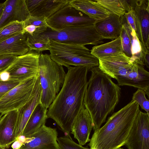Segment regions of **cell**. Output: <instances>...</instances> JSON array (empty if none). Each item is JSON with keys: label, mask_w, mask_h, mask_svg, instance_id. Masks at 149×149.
Wrapping results in <instances>:
<instances>
[{"label": "cell", "mask_w": 149, "mask_h": 149, "mask_svg": "<svg viewBox=\"0 0 149 149\" xmlns=\"http://www.w3.org/2000/svg\"><path fill=\"white\" fill-rule=\"evenodd\" d=\"M140 111L138 104L132 100L113 113L94 132L88 144L90 149H118L125 145Z\"/></svg>", "instance_id": "cell-3"}, {"label": "cell", "mask_w": 149, "mask_h": 149, "mask_svg": "<svg viewBox=\"0 0 149 149\" xmlns=\"http://www.w3.org/2000/svg\"><path fill=\"white\" fill-rule=\"evenodd\" d=\"M63 84L48 109V118L56 123L60 129L69 134L72 126L84 106L87 86V74L91 69L85 66H69Z\"/></svg>", "instance_id": "cell-1"}, {"label": "cell", "mask_w": 149, "mask_h": 149, "mask_svg": "<svg viewBox=\"0 0 149 149\" xmlns=\"http://www.w3.org/2000/svg\"><path fill=\"white\" fill-rule=\"evenodd\" d=\"M143 60L144 65L149 68V52L144 53Z\"/></svg>", "instance_id": "cell-35"}, {"label": "cell", "mask_w": 149, "mask_h": 149, "mask_svg": "<svg viewBox=\"0 0 149 149\" xmlns=\"http://www.w3.org/2000/svg\"><path fill=\"white\" fill-rule=\"evenodd\" d=\"M57 141L59 149H90L84 147L74 141L70 134L58 137Z\"/></svg>", "instance_id": "cell-29"}, {"label": "cell", "mask_w": 149, "mask_h": 149, "mask_svg": "<svg viewBox=\"0 0 149 149\" xmlns=\"http://www.w3.org/2000/svg\"><path fill=\"white\" fill-rule=\"evenodd\" d=\"M69 0H25L30 15L46 19L69 3Z\"/></svg>", "instance_id": "cell-16"}, {"label": "cell", "mask_w": 149, "mask_h": 149, "mask_svg": "<svg viewBox=\"0 0 149 149\" xmlns=\"http://www.w3.org/2000/svg\"><path fill=\"white\" fill-rule=\"evenodd\" d=\"M95 29L103 39H115L120 36L123 29L120 17L110 14L105 18L96 21Z\"/></svg>", "instance_id": "cell-19"}, {"label": "cell", "mask_w": 149, "mask_h": 149, "mask_svg": "<svg viewBox=\"0 0 149 149\" xmlns=\"http://www.w3.org/2000/svg\"><path fill=\"white\" fill-rule=\"evenodd\" d=\"M24 22L15 21L0 28V42L24 31Z\"/></svg>", "instance_id": "cell-28"}, {"label": "cell", "mask_w": 149, "mask_h": 149, "mask_svg": "<svg viewBox=\"0 0 149 149\" xmlns=\"http://www.w3.org/2000/svg\"><path fill=\"white\" fill-rule=\"evenodd\" d=\"M56 129L45 125L27 138L20 140L22 145L19 149H59Z\"/></svg>", "instance_id": "cell-12"}, {"label": "cell", "mask_w": 149, "mask_h": 149, "mask_svg": "<svg viewBox=\"0 0 149 149\" xmlns=\"http://www.w3.org/2000/svg\"><path fill=\"white\" fill-rule=\"evenodd\" d=\"M66 75L63 66L47 54H40L38 76L42 90L41 103L48 109L62 88Z\"/></svg>", "instance_id": "cell-5"}, {"label": "cell", "mask_w": 149, "mask_h": 149, "mask_svg": "<svg viewBox=\"0 0 149 149\" xmlns=\"http://www.w3.org/2000/svg\"><path fill=\"white\" fill-rule=\"evenodd\" d=\"M40 53L29 51L26 54L17 56L4 72L8 79L20 82L38 75L39 60Z\"/></svg>", "instance_id": "cell-10"}, {"label": "cell", "mask_w": 149, "mask_h": 149, "mask_svg": "<svg viewBox=\"0 0 149 149\" xmlns=\"http://www.w3.org/2000/svg\"><path fill=\"white\" fill-rule=\"evenodd\" d=\"M120 37L123 52L129 57H131L132 55L130 40L127 31L123 26Z\"/></svg>", "instance_id": "cell-31"}, {"label": "cell", "mask_w": 149, "mask_h": 149, "mask_svg": "<svg viewBox=\"0 0 149 149\" xmlns=\"http://www.w3.org/2000/svg\"><path fill=\"white\" fill-rule=\"evenodd\" d=\"M83 104L88 112L94 131L100 128L112 113L121 96V88L98 66L91 69Z\"/></svg>", "instance_id": "cell-2"}, {"label": "cell", "mask_w": 149, "mask_h": 149, "mask_svg": "<svg viewBox=\"0 0 149 149\" xmlns=\"http://www.w3.org/2000/svg\"><path fill=\"white\" fill-rule=\"evenodd\" d=\"M14 142L11 146V147L13 149H19L22 145V142L19 139Z\"/></svg>", "instance_id": "cell-36"}, {"label": "cell", "mask_w": 149, "mask_h": 149, "mask_svg": "<svg viewBox=\"0 0 149 149\" xmlns=\"http://www.w3.org/2000/svg\"><path fill=\"white\" fill-rule=\"evenodd\" d=\"M5 5V1L0 3V19L1 16Z\"/></svg>", "instance_id": "cell-37"}, {"label": "cell", "mask_w": 149, "mask_h": 149, "mask_svg": "<svg viewBox=\"0 0 149 149\" xmlns=\"http://www.w3.org/2000/svg\"><path fill=\"white\" fill-rule=\"evenodd\" d=\"M146 95L143 90L138 88L133 93L132 100L136 102L149 116V100L146 98Z\"/></svg>", "instance_id": "cell-30"}, {"label": "cell", "mask_w": 149, "mask_h": 149, "mask_svg": "<svg viewBox=\"0 0 149 149\" xmlns=\"http://www.w3.org/2000/svg\"><path fill=\"white\" fill-rule=\"evenodd\" d=\"M51 58L67 68L85 66L92 68L99 65L98 59L85 46L66 43L50 39L49 50Z\"/></svg>", "instance_id": "cell-6"}, {"label": "cell", "mask_w": 149, "mask_h": 149, "mask_svg": "<svg viewBox=\"0 0 149 149\" xmlns=\"http://www.w3.org/2000/svg\"><path fill=\"white\" fill-rule=\"evenodd\" d=\"M39 80L38 75L20 83L0 99V113L2 115L18 110L35 95Z\"/></svg>", "instance_id": "cell-8"}, {"label": "cell", "mask_w": 149, "mask_h": 149, "mask_svg": "<svg viewBox=\"0 0 149 149\" xmlns=\"http://www.w3.org/2000/svg\"><path fill=\"white\" fill-rule=\"evenodd\" d=\"M99 68L119 86H127L143 90L149 96V72L143 66L133 63L123 52L99 59Z\"/></svg>", "instance_id": "cell-4"}, {"label": "cell", "mask_w": 149, "mask_h": 149, "mask_svg": "<svg viewBox=\"0 0 149 149\" xmlns=\"http://www.w3.org/2000/svg\"><path fill=\"white\" fill-rule=\"evenodd\" d=\"M27 43L30 51L40 53L49 50L50 39L48 37L43 35H31L28 33Z\"/></svg>", "instance_id": "cell-26"}, {"label": "cell", "mask_w": 149, "mask_h": 149, "mask_svg": "<svg viewBox=\"0 0 149 149\" xmlns=\"http://www.w3.org/2000/svg\"><path fill=\"white\" fill-rule=\"evenodd\" d=\"M28 33L24 31L0 42V55H24L30 50L27 43Z\"/></svg>", "instance_id": "cell-18"}, {"label": "cell", "mask_w": 149, "mask_h": 149, "mask_svg": "<svg viewBox=\"0 0 149 149\" xmlns=\"http://www.w3.org/2000/svg\"><path fill=\"white\" fill-rule=\"evenodd\" d=\"M46 20L49 28L54 31L70 26L93 25L96 22L73 7L69 3Z\"/></svg>", "instance_id": "cell-9"}, {"label": "cell", "mask_w": 149, "mask_h": 149, "mask_svg": "<svg viewBox=\"0 0 149 149\" xmlns=\"http://www.w3.org/2000/svg\"><path fill=\"white\" fill-rule=\"evenodd\" d=\"M92 129L90 115L84 106L76 117L71 128V133L83 146L90 142L89 136Z\"/></svg>", "instance_id": "cell-17"}, {"label": "cell", "mask_w": 149, "mask_h": 149, "mask_svg": "<svg viewBox=\"0 0 149 149\" xmlns=\"http://www.w3.org/2000/svg\"><path fill=\"white\" fill-rule=\"evenodd\" d=\"M125 145L128 149H149V116L139 111Z\"/></svg>", "instance_id": "cell-13"}, {"label": "cell", "mask_w": 149, "mask_h": 149, "mask_svg": "<svg viewBox=\"0 0 149 149\" xmlns=\"http://www.w3.org/2000/svg\"><path fill=\"white\" fill-rule=\"evenodd\" d=\"M18 110L8 112L0 118V149H7L17 140L16 128Z\"/></svg>", "instance_id": "cell-15"}, {"label": "cell", "mask_w": 149, "mask_h": 149, "mask_svg": "<svg viewBox=\"0 0 149 149\" xmlns=\"http://www.w3.org/2000/svg\"><path fill=\"white\" fill-rule=\"evenodd\" d=\"M0 19V28L12 22H24L30 16L25 0H7Z\"/></svg>", "instance_id": "cell-14"}, {"label": "cell", "mask_w": 149, "mask_h": 149, "mask_svg": "<svg viewBox=\"0 0 149 149\" xmlns=\"http://www.w3.org/2000/svg\"><path fill=\"white\" fill-rule=\"evenodd\" d=\"M136 35L143 53L149 52V0H132Z\"/></svg>", "instance_id": "cell-11"}, {"label": "cell", "mask_w": 149, "mask_h": 149, "mask_svg": "<svg viewBox=\"0 0 149 149\" xmlns=\"http://www.w3.org/2000/svg\"><path fill=\"white\" fill-rule=\"evenodd\" d=\"M132 28L136 31V28L134 16V10L132 7L131 9L124 15Z\"/></svg>", "instance_id": "cell-34"}, {"label": "cell", "mask_w": 149, "mask_h": 149, "mask_svg": "<svg viewBox=\"0 0 149 149\" xmlns=\"http://www.w3.org/2000/svg\"><path fill=\"white\" fill-rule=\"evenodd\" d=\"M97 2L106 9L110 14L119 17L126 13L127 6L126 0H96Z\"/></svg>", "instance_id": "cell-27"}, {"label": "cell", "mask_w": 149, "mask_h": 149, "mask_svg": "<svg viewBox=\"0 0 149 149\" xmlns=\"http://www.w3.org/2000/svg\"><path fill=\"white\" fill-rule=\"evenodd\" d=\"M20 83L18 81L12 79L3 80L0 76V99Z\"/></svg>", "instance_id": "cell-32"}, {"label": "cell", "mask_w": 149, "mask_h": 149, "mask_svg": "<svg viewBox=\"0 0 149 149\" xmlns=\"http://www.w3.org/2000/svg\"><path fill=\"white\" fill-rule=\"evenodd\" d=\"M40 34L58 42L83 46L97 45L103 42L94 24L70 26L58 31L47 30Z\"/></svg>", "instance_id": "cell-7"}, {"label": "cell", "mask_w": 149, "mask_h": 149, "mask_svg": "<svg viewBox=\"0 0 149 149\" xmlns=\"http://www.w3.org/2000/svg\"><path fill=\"white\" fill-rule=\"evenodd\" d=\"M41 96L42 90L39 79L34 95L18 110L16 128L17 140L19 137L22 136L24 129L34 109L41 103Z\"/></svg>", "instance_id": "cell-20"}, {"label": "cell", "mask_w": 149, "mask_h": 149, "mask_svg": "<svg viewBox=\"0 0 149 149\" xmlns=\"http://www.w3.org/2000/svg\"><path fill=\"white\" fill-rule=\"evenodd\" d=\"M16 56L13 55H0V74L4 72L11 65Z\"/></svg>", "instance_id": "cell-33"}, {"label": "cell", "mask_w": 149, "mask_h": 149, "mask_svg": "<svg viewBox=\"0 0 149 149\" xmlns=\"http://www.w3.org/2000/svg\"><path fill=\"white\" fill-rule=\"evenodd\" d=\"M2 116V114L0 113V118H1V117Z\"/></svg>", "instance_id": "cell-38"}, {"label": "cell", "mask_w": 149, "mask_h": 149, "mask_svg": "<svg viewBox=\"0 0 149 149\" xmlns=\"http://www.w3.org/2000/svg\"><path fill=\"white\" fill-rule=\"evenodd\" d=\"M47 109L41 104H38L35 107L24 129L22 136L26 138L36 132L42 125H45Z\"/></svg>", "instance_id": "cell-22"}, {"label": "cell", "mask_w": 149, "mask_h": 149, "mask_svg": "<svg viewBox=\"0 0 149 149\" xmlns=\"http://www.w3.org/2000/svg\"><path fill=\"white\" fill-rule=\"evenodd\" d=\"M123 52L120 36L106 43L95 45L91 50V53L98 59L118 55Z\"/></svg>", "instance_id": "cell-24"}, {"label": "cell", "mask_w": 149, "mask_h": 149, "mask_svg": "<svg viewBox=\"0 0 149 149\" xmlns=\"http://www.w3.org/2000/svg\"><path fill=\"white\" fill-rule=\"evenodd\" d=\"M69 4L96 21L104 19L110 13L95 0H71Z\"/></svg>", "instance_id": "cell-21"}, {"label": "cell", "mask_w": 149, "mask_h": 149, "mask_svg": "<svg viewBox=\"0 0 149 149\" xmlns=\"http://www.w3.org/2000/svg\"><path fill=\"white\" fill-rule=\"evenodd\" d=\"M118 149H123V148H118Z\"/></svg>", "instance_id": "cell-39"}, {"label": "cell", "mask_w": 149, "mask_h": 149, "mask_svg": "<svg viewBox=\"0 0 149 149\" xmlns=\"http://www.w3.org/2000/svg\"><path fill=\"white\" fill-rule=\"evenodd\" d=\"M120 19L123 26L125 29L130 40L132 55L130 58L131 61L134 63L143 66L145 65L144 53L136 32L132 28L124 15L121 16Z\"/></svg>", "instance_id": "cell-23"}, {"label": "cell", "mask_w": 149, "mask_h": 149, "mask_svg": "<svg viewBox=\"0 0 149 149\" xmlns=\"http://www.w3.org/2000/svg\"><path fill=\"white\" fill-rule=\"evenodd\" d=\"M45 17L30 15L24 22V31L31 35L40 34L49 28Z\"/></svg>", "instance_id": "cell-25"}]
</instances>
